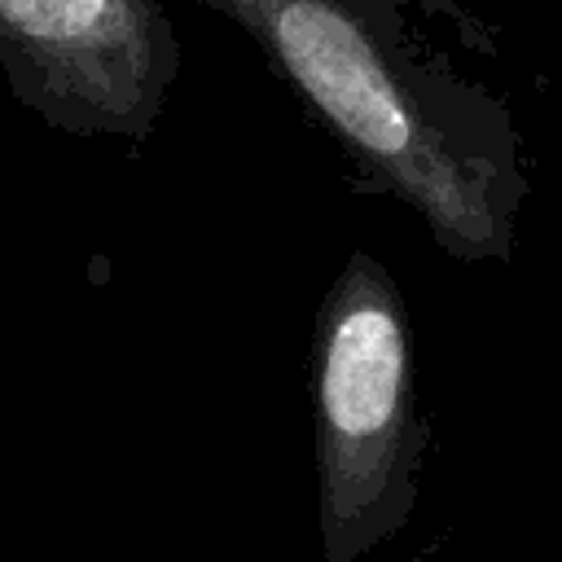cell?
Returning <instances> with one entry per match:
<instances>
[{"label": "cell", "instance_id": "3957f363", "mask_svg": "<svg viewBox=\"0 0 562 562\" xmlns=\"http://www.w3.org/2000/svg\"><path fill=\"white\" fill-rule=\"evenodd\" d=\"M0 70L22 110L75 140H149L180 75L162 0H0Z\"/></svg>", "mask_w": 562, "mask_h": 562}, {"label": "cell", "instance_id": "6da1fadb", "mask_svg": "<svg viewBox=\"0 0 562 562\" xmlns=\"http://www.w3.org/2000/svg\"><path fill=\"white\" fill-rule=\"evenodd\" d=\"M228 18L342 149L364 193L408 206L461 263H505L531 193L509 101L461 48L457 0H193Z\"/></svg>", "mask_w": 562, "mask_h": 562}, {"label": "cell", "instance_id": "7a4b0ae2", "mask_svg": "<svg viewBox=\"0 0 562 562\" xmlns=\"http://www.w3.org/2000/svg\"><path fill=\"white\" fill-rule=\"evenodd\" d=\"M312 417L321 558L364 562L408 527L430 448L408 303L369 250L342 259L316 307Z\"/></svg>", "mask_w": 562, "mask_h": 562}]
</instances>
